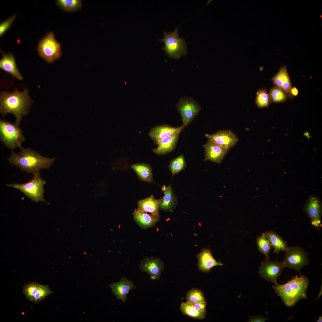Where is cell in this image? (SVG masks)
<instances>
[{
	"label": "cell",
	"mask_w": 322,
	"mask_h": 322,
	"mask_svg": "<svg viewBox=\"0 0 322 322\" xmlns=\"http://www.w3.org/2000/svg\"><path fill=\"white\" fill-rule=\"evenodd\" d=\"M304 210L312 221L320 220L322 206L319 198L315 196H310L304 206Z\"/></svg>",
	"instance_id": "obj_22"
},
{
	"label": "cell",
	"mask_w": 322,
	"mask_h": 322,
	"mask_svg": "<svg viewBox=\"0 0 322 322\" xmlns=\"http://www.w3.org/2000/svg\"><path fill=\"white\" fill-rule=\"evenodd\" d=\"M322 321V316H320L318 317V319L316 321L317 322H321Z\"/></svg>",
	"instance_id": "obj_38"
},
{
	"label": "cell",
	"mask_w": 322,
	"mask_h": 322,
	"mask_svg": "<svg viewBox=\"0 0 322 322\" xmlns=\"http://www.w3.org/2000/svg\"><path fill=\"white\" fill-rule=\"evenodd\" d=\"M186 166V163L183 154L173 159L170 162L169 168L173 176L184 170Z\"/></svg>",
	"instance_id": "obj_30"
},
{
	"label": "cell",
	"mask_w": 322,
	"mask_h": 322,
	"mask_svg": "<svg viewBox=\"0 0 322 322\" xmlns=\"http://www.w3.org/2000/svg\"><path fill=\"white\" fill-rule=\"evenodd\" d=\"M180 309L183 314L196 319H203L206 315V312H203L197 309L188 302H182L180 305Z\"/></svg>",
	"instance_id": "obj_27"
},
{
	"label": "cell",
	"mask_w": 322,
	"mask_h": 322,
	"mask_svg": "<svg viewBox=\"0 0 322 322\" xmlns=\"http://www.w3.org/2000/svg\"><path fill=\"white\" fill-rule=\"evenodd\" d=\"M16 17L14 14L0 24V36L1 37L10 29Z\"/></svg>",
	"instance_id": "obj_34"
},
{
	"label": "cell",
	"mask_w": 322,
	"mask_h": 322,
	"mask_svg": "<svg viewBox=\"0 0 322 322\" xmlns=\"http://www.w3.org/2000/svg\"><path fill=\"white\" fill-rule=\"evenodd\" d=\"M33 175L32 179L27 182L7 184L6 185L19 190L32 201L35 202H43L49 204L44 199V186L46 182L41 178L39 172Z\"/></svg>",
	"instance_id": "obj_4"
},
{
	"label": "cell",
	"mask_w": 322,
	"mask_h": 322,
	"mask_svg": "<svg viewBox=\"0 0 322 322\" xmlns=\"http://www.w3.org/2000/svg\"><path fill=\"white\" fill-rule=\"evenodd\" d=\"M285 266L284 261H272L265 259L262 261L259 268L258 274L261 278L277 284L278 277Z\"/></svg>",
	"instance_id": "obj_11"
},
{
	"label": "cell",
	"mask_w": 322,
	"mask_h": 322,
	"mask_svg": "<svg viewBox=\"0 0 322 322\" xmlns=\"http://www.w3.org/2000/svg\"><path fill=\"white\" fill-rule=\"evenodd\" d=\"M133 218L141 228L146 229L154 226L160 220V217L135 209L133 213Z\"/></svg>",
	"instance_id": "obj_19"
},
{
	"label": "cell",
	"mask_w": 322,
	"mask_h": 322,
	"mask_svg": "<svg viewBox=\"0 0 322 322\" xmlns=\"http://www.w3.org/2000/svg\"><path fill=\"white\" fill-rule=\"evenodd\" d=\"M18 154L11 150L8 161L22 171L34 174L43 169L49 168L55 157L49 158L44 157L29 148L21 147Z\"/></svg>",
	"instance_id": "obj_2"
},
{
	"label": "cell",
	"mask_w": 322,
	"mask_h": 322,
	"mask_svg": "<svg viewBox=\"0 0 322 322\" xmlns=\"http://www.w3.org/2000/svg\"><path fill=\"white\" fill-rule=\"evenodd\" d=\"M212 251L209 249H203L197 254L196 257L198 259V266L199 270L208 273L213 267L222 266L223 264L220 262L217 261L212 254Z\"/></svg>",
	"instance_id": "obj_16"
},
{
	"label": "cell",
	"mask_w": 322,
	"mask_h": 322,
	"mask_svg": "<svg viewBox=\"0 0 322 322\" xmlns=\"http://www.w3.org/2000/svg\"><path fill=\"white\" fill-rule=\"evenodd\" d=\"M269 94L271 102H283L287 100L288 97V94L283 90L275 86L270 89Z\"/></svg>",
	"instance_id": "obj_32"
},
{
	"label": "cell",
	"mask_w": 322,
	"mask_h": 322,
	"mask_svg": "<svg viewBox=\"0 0 322 322\" xmlns=\"http://www.w3.org/2000/svg\"><path fill=\"white\" fill-rule=\"evenodd\" d=\"M267 318L260 315L257 316H252L249 317L248 321L251 322H264L268 319Z\"/></svg>",
	"instance_id": "obj_36"
},
{
	"label": "cell",
	"mask_w": 322,
	"mask_h": 322,
	"mask_svg": "<svg viewBox=\"0 0 322 322\" xmlns=\"http://www.w3.org/2000/svg\"><path fill=\"white\" fill-rule=\"evenodd\" d=\"M164 195L159 205V210L171 211L177 204V198L171 184L161 187Z\"/></svg>",
	"instance_id": "obj_20"
},
{
	"label": "cell",
	"mask_w": 322,
	"mask_h": 322,
	"mask_svg": "<svg viewBox=\"0 0 322 322\" xmlns=\"http://www.w3.org/2000/svg\"><path fill=\"white\" fill-rule=\"evenodd\" d=\"M197 309L206 312V302H198L190 303Z\"/></svg>",
	"instance_id": "obj_35"
},
{
	"label": "cell",
	"mask_w": 322,
	"mask_h": 322,
	"mask_svg": "<svg viewBox=\"0 0 322 322\" xmlns=\"http://www.w3.org/2000/svg\"><path fill=\"white\" fill-rule=\"evenodd\" d=\"M109 286L115 296L123 303L128 299L127 295L129 291L136 287L133 281L129 280L124 276L122 277L120 281L111 283Z\"/></svg>",
	"instance_id": "obj_15"
},
{
	"label": "cell",
	"mask_w": 322,
	"mask_h": 322,
	"mask_svg": "<svg viewBox=\"0 0 322 322\" xmlns=\"http://www.w3.org/2000/svg\"><path fill=\"white\" fill-rule=\"evenodd\" d=\"M162 199V197L156 199L153 195H151L149 197L139 200L137 209L140 211L151 213L154 216L160 217L159 205Z\"/></svg>",
	"instance_id": "obj_21"
},
{
	"label": "cell",
	"mask_w": 322,
	"mask_h": 322,
	"mask_svg": "<svg viewBox=\"0 0 322 322\" xmlns=\"http://www.w3.org/2000/svg\"><path fill=\"white\" fill-rule=\"evenodd\" d=\"M22 286V292L26 298L35 304L41 302L53 293L48 285L41 284L35 281L24 284Z\"/></svg>",
	"instance_id": "obj_10"
},
{
	"label": "cell",
	"mask_w": 322,
	"mask_h": 322,
	"mask_svg": "<svg viewBox=\"0 0 322 322\" xmlns=\"http://www.w3.org/2000/svg\"><path fill=\"white\" fill-rule=\"evenodd\" d=\"M32 103L26 88L22 92L16 89L12 92L2 91L0 94V112L3 117L8 113L13 114L15 123L19 126L22 117L27 114Z\"/></svg>",
	"instance_id": "obj_1"
},
{
	"label": "cell",
	"mask_w": 322,
	"mask_h": 322,
	"mask_svg": "<svg viewBox=\"0 0 322 322\" xmlns=\"http://www.w3.org/2000/svg\"><path fill=\"white\" fill-rule=\"evenodd\" d=\"M186 299L189 303L206 302L203 291L196 288H193L187 292Z\"/></svg>",
	"instance_id": "obj_33"
},
{
	"label": "cell",
	"mask_w": 322,
	"mask_h": 322,
	"mask_svg": "<svg viewBox=\"0 0 322 322\" xmlns=\"http://www.w3.org/2000/svg\"><path fill=\"white\" fill-rule=\"evenodd\" d=\"M178 30L177 27L171 32H163L164 38L160 40L164 43L162 49L170 57L175 59L179 58L187 52L186 43L183 38L179 37Z\"/></svg>",
	"instance_id": "obj_6"
},
{
	"label": "cell",
	"mask_w": 322,
	"mask_h": 322,
	"mask_svg": "<svg viewBox=\"0 0 322 322\" xmlns=\"http://www.w3.org/2000/svg\"><path fill=\"white\" fill-rule=\"evenodd\" d=\"M283 284H275L272 286L275 292L288 307L294 306L299 300L308 298L307 291L309 284L307 277L301 274Z\"/></svg>",
	"instance_id": "obj_3"
},
{
	"label": "cell",
	"mask_w": 322,
	"mask_h": 322,
	"mask_svg": "<svg viewBox=\"0 0 322 322\" xmlns=\"http://www.w3.org/2000/svg\"><path fill=\"white\" fill-rule=\"evenodd\" d=\"M56 3L61 9L69 12L76 11L82 6L81 1L80 0H58Z\"/></svg>",
	"instance_id": "obj_29"
},
{
	"label": "cell",
	"mask_w": 322,
	"mask_h": 322,
	"mask_svg": "<svg viewBox=\"0 0 322 322\" xmlns=\"http://www.w3.org/2000/svg\"><path fill=\"white\" fill-rule=\"evenodd\" d=\"M0 138L1 142L11 150L21 148L25 140L23 131L15 123L0 120Z\"/></svg>",
	"instance_id": "obj_5"
},
{
	"label": "cell",
	"mask_w": 322,
	"mask_h": 322,
	"mask_svg": "<svg viewBox=\"0 0 322 322\" xmlns=\"http://www.w3.org/2000/svg\"><path fill=\"white\" fill-rule=\"evenodd\" d=\"M184 128L183 125L175 127L164 125L152 128L149 135L155 143L158 144L160 141L167 137L174 134H180Z\"/></svg>",
	"instance_id": "obj_18"
},
{
	"label": "cell",
	"mask_w": 322,
	"mask_h": 322,
	"mask_svg": "<svg viewBox=\"0 0 322 322\" xmlns=\"http://www.w3.org/2000/svg\"><path fill=\"white\" fill-rule=\"evenodd\" d=\"M267 238L274 248L275 253L278 254L280 251H286L288 249L286 242L275 232L273 231L265 232Z\"/></svg>",
	"instance_id": "obj_26"
},
{
	"label": "cell",
	"mask_w": 322,
	"mask_h": 322,
	"mask_svg": "<svg viewBox=\"0 0 322 322\" xmlns=\"http://www.w3.org/2000/svg\"><path fill=\"white\" fill-rule=\"evenodd\" d=\"M176 108L182 118V125L185 127L188 126L198 114L201 109L200 105L195 100L188 97L180 98Z\"/></svg>",
	"instance_id": "obj_9"
},
{
	"label": "cell",
	"mask_w": 322,
	"mask_h": 322,
	"mask_svg": "<svg viewBox=\"0 0 322 322\" xmlns=\"http://www.w3.org/2000/svg\"><path fill=\"white\" fill-rule=\"evenodd\" d=\"M285 252L283 261L285 267L293 269L301 274L300 269L309 262L307 253L299 246H291Z\"/></svg>",
	"instance_id": "obj_8"
},
{
	"label": "cell",
	"mask_w": 322,
	"mask_h": 322,
	"mask_svg": "<svg viewBox=\"0 0 322 322\" xmlns=\"http://www.w3.org/2000/svg\"><path fill=\"white\" fill-rule=\"evenodd\" d=\"M255 103L257 106L260 108L268 107L271 102L269 93L267 89H259L256 92Z\"/></svg>",
	"instance_id": "obj_31"
},
{
	"label": "cell",
	"mask_w": 322,
	"mask_h": 322,
	"mask_svg": "<svg viewBox=\"0 0 322 322\" xmlns=\"http://www.w3.org/2000/svg\"><path fill=\"white\" fill-rule=\"evenodd\" d=\"M298 91L297 89L295 87H292L291 88L289 94L292 95L293 96H296L298 95Z\"/></svg>",
	"instance_id": "obj_37"
},
{
	"label": "cell",
	"mask_w": 322,
	"mask_h": 322,
	"mask_svg": "<svg viewBox=\"0 0 322 322\" xmlns=\"http://www.w3.org/2000/svg\"><path fill=\"white\" fill-rule=\"evenodd\" d=\"M139 268L141 271L149 275L150 279L159 280L165 265L159 258L147 257L141 262Z\"/></svg>",
	"instance_id": "obj_12"
},
{
	"label": "cell",
	"mask_w": 322,
	"mask_h": 322,
	"mask_svg": "<svg viewBox=\"0 0 322 322\" xmlns=\"http://www.w3.org/2000/svg\"><path fill=\"white\" fill-rule=\"evenodd\" d=\"M205 136L228 150L235 146L239 140L236 135L230 130H220L211 134H206Z\"/></svg>",
	"instance_id": "obj_13"
},
{
	"label": "cell",
	"mask_w": 322,
	"mask_h": 322,
	"mask_svg": "<svg viewBox=\"0 0 322 322\" xmlns=\"http://www.w3.org/2000/svg\"><path fill=\"white\" fill-rule=\"evenodd\" d=\"M205 150V161L209 160L220 163L228 150L213 141L209 140L204 145Z\"/></svg>",
	"instance_id": "obj_14"
},
{
	"label": "cell",
	"mask_w": 322,
	"mask_h": 322,
	"mask_svg": "<svg viewBox=\"0 0 322 322\" xmlns=\"http://www.w3.org/2000/svg\"><path fill=\"white\" fill-rule=\"evenodd\" d=\"M179 133L174 134L160 141L158 146L153 150L157 155H164L169 153L175 149L179 139Z\"/></svg>",
	"instance_id": "obj_24"
},
{
	"label": "cell",
	"mask_w": 322,
	"mask_h": 322,
	"mask_svg": "<svg viewBox=\"0 0 322 322\" xmlns=\"http://www.w3.org/2000/svg\"><path fill=\"white\" fill-rule=\"evenodd\" d=\"M131 168L135 172L140 180L149 183L154 182L152 169L148 164L144 163L135 164L132 165Z\"/></svg>",
	"instance_id": "obj_25"
},
{
	"label": "cell",
	"mask_w": 322,
	"mask_h": 322,
	"mask_svg": "<svg viewBox=\"0 0 322 322\" xmlns=\"http://www.w3.org/2000/svg\"><path fill=\"white\" fill-rule=\"evenodd\" d=\"M37 51L39 56L48 63L58 59L62 55L61 44L52 32H48L40 40Z\"/></svg>",
	"instance_id": "obj_7"
},
{
	"label": "cell",
	"mask_w": 322,
	"mask_h": 322,
	"mask_svg": "<svg viewBox=\"0 0 322 322\" xmlns=\"http://www.w3.org/2000/svg\"><path fill=\"white\" fill-rule=\"evenodd\" d=\"M2 57L0 60V69L9 74L14 78L19 80H23V77L17 66L15 58L11 52L5 54L1 50Z\"/></svg>",
	"instance_id": "obj_17"
},
{
	"label": "cell",
	"mask_w": 322,
	"mask_h": 322,
	"mask_svg": "<svg viewBox=\"0 0 322 322\" xmlns=\"http://www.w3.org/2000/svg\"><path fill=\"white\" fill-rule=\"evenodd\" d=\"M258 251L265 256V259H269V254L272 246L265 233H263L256 239Z\"/></svg>",
	"instance_id": "obj_28"
},
{
	"label": "cell",
	"mask_w": 322,
	"mask_h": 322,
	"mask_svg": "<svg viewBox=\"0 0 322 322\" xmlns=\"http://www.w3.org/2000/svg\"><path fill=\"white\" fill-rule=\"evenodd\" d=\"M321 290L320 292L319 293V295H318V297H317V298H316V299H318V298H320V297L321 296V295H322V285H321Z\"/></svg>",
	"instance_id": "obj_39"
},
{
	"label": "cell",
	"mask_w": 322,
	"mask_h": 322,
	"mask_svg": "<svg viewBox=\"0 0 322 322\" xmlns=\"http://www.w3.org/2000/svg\"><path fill=\"white\" fill-rule=\"evenodd\" d=\"M274 86L283 90L289 94L292 86L286 66H281L278 72L272 78Z\"/></svg>",
	"instance_id": "obj_23"
}]
</instances>
